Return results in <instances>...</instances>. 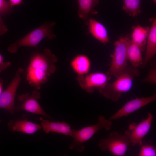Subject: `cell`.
Returning <instances> with one entry per match:
<instances>
[{"label":"cell","instance_id":"6da1fadb","mask_svg":"<svg viewBox=\"0 0 156 156\" xmlns=\"http://www.w3.org/2000/svg\"><path fill=\"white\" fill-rule=\"evenodd\" d=\"M57 60L56 56L48 48L45 49L42 53H33L26 70L28 84L36 90L40 89L55 71Z\"/></svg>","mask_w":156,"mask_h":156},{"label":"cell","instance_id":"7a4b0ae2","mask_svg":"<svg viewBox=\"0 0 156 156\" xmlns=\"http://www.w3.org/2000/svg\"><path fill=\"white\" fill-rule=\"evenodd\" d=\"M140 73L136 68L127 67L125 71L116 79L111 83H108L105 87L99 92L106 99L116 101L122 93L129 91L131 88L133 80L139 77Z\"/></svg>","mask_w":156,"mask_h":156},{"label":"cell","instance_id":"ac0fdd59","mask_svg":"<svg viewBox=\"0 0 156 156\" xmlns=\"http://www.w3.org/2000/svg\"><path fill=\"white\" fill-rule=\"evenodd\" d=\"M150 29L148 27H143L139 25L133 28L131 39L133 42L139 46L143 51L145 48Z\"/></svg>","mask_w":156,"mask_h":156},{"label":"cell","instance_id":"7c38bea8","mask_svg":"<svg viewBox=\"0 0 156 156\" xmlns=\"http://www.w3.org/2000/svg\"><path fill=\"white\" fill-rule=\"evenodd\" d=\"M8 128L13 132H20L27 134H32L42 128L41 125L28 120L23 117L10 121Z\"/></svg>","mask_w":156,"mask_h":156},{"label":"cell","instance_id":"4316f807","mask_svg":"<svg viewBox=\"0 0 156 156\" xmlns=\"http://www.w3.org/2000/svg\"><path fill=\"white\" fill-rule=\"evenodd\" d=\"M3 81L2 79L0 78V94L3 90Z\"/></svg>","mask_w":156,"mask_h":156},{"label":"cell","instance_id":"ffe728a7","mask_svg":"<svg viewBox=\"0 0 156 156\" xmlns=\"http://www.w3.org/2000/svg\"><path fill=\"white\" fill-rule=\"evenodd\" d=\"M123 10L129 15L135 17L141 12V0H123Z\"/></svg>","mask_w":156,"mask_h":156},{"label":"cell","instance_id":"3957f363","mask_svg":"<svg viewBox=\"0 0 156 156\" xmlns=\"http://www.w3.org/2000/svg\"><path fill=\"white\" fill-rule=\"evenodd\" d=\"M98 122L94 125L83 127L78 130L73 129L71 137L73 140L68 146L69 148L73 150L75 149L78 152H83L85 149L83 144L92 138L98 131L102 129L110 130L112 122L101 115L98 117Z\"/></svg>","mask_w":156,"mask_h":156},{"label":"cell","instance_id":"52a82bcc","mask_svg":"<svg viewBox=\"0 0 156 156\" xmlns=\"http://www.w3.org/2000/svg\"><path fill=\"white\" fill-rule=\"evenodd\" d=\"M153 116L150 113H147V116L139 123L133 122L130 124L128 129L124 134L127 138L132 146L136 144L141 146L143 138L149 131L152 123Z\"/></svg>","mask_w":156,"mask_h":156},{"label":"cell","instance_id":"5bb4252c","mask_svg":"<svg viewBox=\"0 0 156 156\" xmlns=\"http://www.w3.org/2000/svg\"><path fill=\"white\" fill-rule=\"evenodd\" d=\"M152 25L147 37L145 56L142 64L146 65L156 53V19L152 20Z\"/></svg>","mask_w":156,"mask_h":156},{"label":"cell","instance_id":"9a60e30c","mask_svg":"<svg viewBox=\"0 0 156 156\" xmlns=\"http://www.w3.org/2000/svg\"><path fill=\"white\" fill-rule=\"evenodd\" d=\"M70 66L72 69L78 76L89 73L91 68V61L88 57L84 54L78 55L71 60Z\"/></svg>","mask_w":156,"mask_h":156},{"label":"cell","instance_id":"484cf974","mask_svg":"<svg viewBox=\"0 0 156 156\" xmlns=\"http://www.w3.org/2000/svg\"><path fill=\"white\" fill-rule=\"evenodd\" d=\"M8 1L12 8L14 6L20 4L22 3L23 0H8Z\"/></svg>","mask_w":156,"mask_h":156},{"label":"cell","instance_id":"7402d4cb","mask_svg":"<svg viewBox=\"0 0 156 156\" xmlns=\"http://www.w3.org/2000/svg\"><path fill=\"white\" fill-rule=\"evenodd\" d=\"M12 8L8 1L0 0V16H5L12 12Z\"/></svg>","mask_w":156,"mask_h":156},{"label":"cell","instance_id":"2e32d148","mask_svg":"<svg viewBox=\"0 0 156 156\" xmlns=\"http://www.w3.org/2000/svg\"><path fill=\"white\" fill-rule=\"evenodd\" d=\"M88 24L89 32L95 38L103 44L109 42L107 29L102 23L90 18Z\"/></svg>","mask_w":156,"mask_h":156},{"label":"cell","instance_id":"9c48e42d","mask_svg":"<svg viewBox=\"0 0 156 156\" xmlns=\"http://www.w3.org/2000/svg\"><path fill=\"white\" fill-rule=\"evenodd\" d=\"M23 69H18L13 79L8 86L0 94V108L13 114L15 110V99L18 88L21 81Z\"/></svg>","mask_w":156,"mask_h":156},{"label":"cell","instance_id":"83f0119b","mask_svg":"<svg viewBox=\"0 0 156 156\" xmlns=\"http://www.w3.org/2000/svg\"><path fill=\"white\" fill-rule=\"evenodd\" d=\"M154 3L156 4V0H152Z\"/></svg>","mask_w":156,"mask_h":156},{"label":"cell","instance_id":"277c9868","mask_svg":"<svg viewBox=\"0 0 156 156\" xmlns=\"http://www.w3.org/2000/svg\"><path fill=\"white\" fill-rule=\"evenodd\" d=\"M56 24L55 22H46L39 27L31 31L23 38L11 44L8 48V51L15 53L19 47H28L36 48L38 45L44 38H48L53 39L56 36L52 32L53 27Z\"/></svg>","mask_w":156,"mask_h":156},{"label":"cell","instance_id":"4fadbf2b","mask_svg":"<svg viewBox=\"0 0 156 156\" xmlns=\"http://www.w3.org/2000/svg\"><path fill=\"white\" fill-rule=\"evenodd\" d=\"M39 120L42 128L46 133H56L66 136H71L73 129L71 128L69 124L65 121L51 122L41 117Z\"/></svg>","mask_w":156,"mask_h":156},{"label":"cell","instance_id":"44dd1931","mask_svg":"<svg viewBox=\"0 0 156 156\" xmlns=\"http://www.w3.org/2000/svg\"><path fill=\"white\" fill-rule=\"evenodd\" d=\"M139 156H155L156 148L151 144L148 142L143 143L141 146Z\"/></svg>","mask_w":156,"mask_h":156},{"label":"cell","instance_id":"ba28073f","mask_svg":"<svg viewBox=\"0 0 156 156\" xmlns=\"http://www.w3.org/2000/svg\"><path fill=\"white\" fill-rule=\"evenodd\" d=\"M110 79L107 74L100 72L78 76L77 78L81 88L89 93H93L96 89L99 92L105 87Z\"/></svg>","mask_w":156,"mask_h":156},{"label":"cell","instance_id":"603a6c76","mask_svg":"<svg viewBox=\"0 0 156 156\" xmlns=\"http://www.w3.org/2000/svg\"><path fill=\"white\" fill-rule=\"evenodd\" d=\"M143 82L156 84V68L155 67L151 68L146 76L142 80Z\"/></svg>","mask_w":156,"mask_h":156},{"label":"cell","instance_id":"d6986e66","mask_svg":"<svg viewBox=\"0 0 156 156\" xmlns=\"http://www.w3.org/2000/svg\"><path fill=\"white\" fill-rule=\"evenodd\" d=\"M78 15L79 18L86 20L90 13L96 12L94 9L99 3L98 0H78Z\"/></svg>","mask_w":156,"mask_h":156},{"label":"cell","instance_id":"8fae6325","mask_svg":"<svg viewBox=\"0 0 156 156\" xmlns=\"http://www.w3.org/2000/svg\"><path fill=\"white\" fill-rule=\"evenodd\" d=\"M156 94L151 96L142 98H136L126 103L109 119L114 120L128 115L155 101Z\"/></svg>","mask_w":156,"mask_h":156},{"label":"cell","instance_id":"30bf717a","mask_svg":"<svg viewBox=\"0 0 156 156\" xmlns=\"http://www.w3.org/2000/svg\"><path fill=\"white\" fill-rule=\"evenodd\" d=\"M39 92L36 90H34L30 94L28 93L19 95L18 100L21 102V104L15 108L17 111H25L31 113L41 115L47 118L51 119L43 110L38 100L40 99Z\"/></svg>","mask_w":156,"mask_h":156},{"label":"cell","instance_id":"5b68a950","mask_svg":"<svg viewBox=\"0 0 156 156\" xmlns=\"http://www.w3.org/2000/svg\"><path fill=\"white\" fill-rule=\"evenodd\" d=\"M130 37L121 36L114 43V50L111 55L112 60L107 74L116 78L122 74L127 68V49Z\"/></svg>","mask_w":156,"mask_h":156},{"label":"cell","instance_id":"8992f818","mask_svg":"<svg viewBox=\"0 0 156 156\" xmlns=\"http://www.w3.org/2000/svg\"><path fill=\"white\" fill-rule=\"evenodd\" d=\"M131 144L124 134L114 131L110 133L106 138L100 139L98 146L102 151L108 150L114 156H123Z\"/></svg>","mask_w":156,"mask_h":156},{"label":"cell","instance_id":"cb8c5ba5","mask_svg":"<svg viewBox=\"0 0 156 156\" xmlns=\"http://www.w3.org/2000/svg\"><path fill=\"white\" fill-rule=\"evenodd\" d=\"M11 63L10 62H5L4 58L0 53V73L11 66Z\"/></svg>","mask_w":156,"mask_h":156},{"label":"cell","instance_id":"e0dca14e","mask_svg":"<svg viewBox=\"0 0 156 156\" xmlns=\"http://www.w3.org/2000/svg\"><path fill=\"white\" fill-rule=\"evenodd\" d=\"M142 51L141 48L133 42L130 38L128 43L127 55L128 60L133 67L136 68L142 64Z\"/></svg>","mask_w":156,"mask_h":156},{"label":"cell","instance_id":"d4e9b609","mask_svg":"<svg viewBox=\"0 0 156 156\" xmlns=\"http://www.w3.org/2000/svg\"><path fill=\"white\" fill-rule=\"evenodd\" d=\"M8 30L7 26L4 24L1 16H0V36L5 33Z\"/></svg>","mask_w":156,"mask_h":156}]
</instances>
